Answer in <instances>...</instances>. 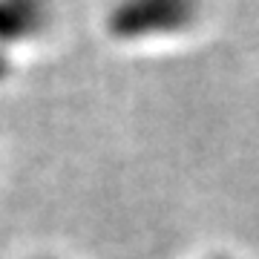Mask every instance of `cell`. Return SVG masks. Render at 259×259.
<instances>
[{
    "instance_id": "3",
    "label": "cell",
    "mask_w": 259,
    "mask_h": 259,
    "mask_svg": "<svg viewBox=\"0 0 259 259\" xmlns=\"http://www.w3.org/2000/svg\"><path fill=\"white\" fill-rule=\"evenodd\" d=\"M210 259H225V256H210Z\"/></svg>"
},
{
    "instance_id": "1",
    "label": "cell",
    "mask_w": 259,
    "mask_h": 259,
    "mask_svg": "<svg viewBox=\"0 0 259 259\" xmlns=\"http://www.w3.org/2000/svg\"><path fill=\"white\" fill-rule=\"evenodd\" d=\"M202 18V0H115L107 32L118 44H150L190 32Z\"/></svg>"
},
{
    "instance_id": "2",
    "label": "cell",
    "mask_w": 259,
    "mask_h": 259,
    "mask_svg": "<svg viewBox=\"0 0 259 259\" xmlns=\"http://www.w3.org/2000/svg\"><path fill=\"white\" fill-rule=\"evenodd\" d=\"M49 20V0H0V52L44 35Z\"/></svg>"
}]
</instances>
